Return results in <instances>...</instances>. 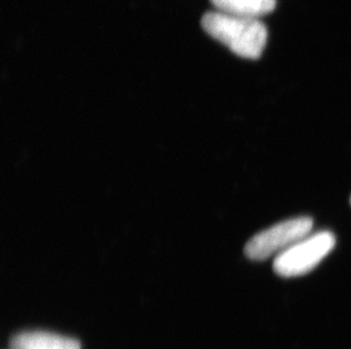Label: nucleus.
Segmentation results:
<instances>
[{
    "instance_id": "nucleus-4",
    "label": "nucleus",
    "mask_w": 351,
    "mask_h": 349,
    "mask_svg": "<svg viewBox=\"0 0 351 349\" xmlns=\"http://www.w3.org/2000/svg\"><path fill=\"white\" fill-rule=\"evenodd\" d=\"M12 349H81L77 340L46 331L17 333L10 340Z\"/></svg>"
},
{
    "instance_id": "nucleus-1",
    "label": "nucleus",
    "mask_w": 351,
    "mask_h": 349,
    "mask_svg": "<svg viewBox=\"0 0 351 349\" xmlns=\"http://www.w3.org/2000/svg\"><path fill=\"white\" fill-rule=\"evenodd\" d=\"M202 25L209 36L242 58L257 60L265 49L267 29L257 18L217 10L206 13Z\"/></svg>"
},
{
    "instance_id": "nucleus-3",
    "label": "nucleus",
    "mask_w": 351,
    "mask_h": 349,
    "mask_svg": "<svg viewBox=\"0 0 351 349\" xmlns=\"http://www.w3.org/2000/svg\"><path fill=\"white\" fill-rule=\"evenodd\" d=\"M314 221L309 217H297L282 221L255 235L245 244V253L250 260H267L273 255L288 250L289 247L312 234Z\"/></svg>"
},
{
    "instance_id": "nucleus-2",
    "label": "nucleus",
    "mask_w": 351,
    "mask_h": 349,
    "mask_svg": "<svg viewBox=\"0 0 351 349\" xmlns=\"http://www.w3.org/2000/svg\"><path fill=\"white\" fill-rule=\"evenodd\" d=\"M335 242L331 231L309 234L275 257L273 269L278 276L285 278L308 274L331 253Z\"/></svg>"
},
{
    "instance_id": "nucleus-6",
    "label": "nucleus",
    "mask_w": 351,
    "mask_h": 349,
    "mask_svg": "<svg viewBox=\"0 0 351 349\" xmlns=\"http://www.w3.org/2000/svg\"><path fill=\"white\" fill-rule=\"evenodd\" d=\"M350 205H351V196H350Z\"/></svg>"
},
{
    "instance_id": "nucleus-5",
    "label": "nucleus",
    "mask_w": 351,
    "mask_h": 349,
    "mask_svg": "<svg viewBox=\"0 0 351 349\" xmlns=\"http://www.w3.org/2000/svg\"><path fill=\"white\" fill-rule=\"evenodd\" d=\"M222 13L238 16L257 17L271 13L276 6V0H210Z\"/></svg>"
}]
</instances>
